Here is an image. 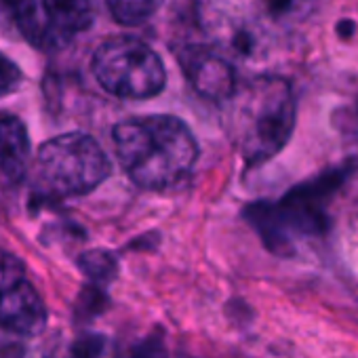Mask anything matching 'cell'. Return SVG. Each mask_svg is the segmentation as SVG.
Listing matches in <instances>:
<instances>
[{
	"label": "cell",
	"instance_id": "6da1fadb",
	"mask_svg": "<svg viewBox=\"0 0 358 358\" xmlns=\"http://www.w3.org/2000/svg\"><path fill=\"white\" fill-rule=\"evenodd\" d=\"M120 164L145 190L166 192L190 177L199 145L190 129L173 116H139L114 127Z\"/></svg>",
	"mask_w": 358,
	"mask_h": 358
},
{
	"label": "cell",
	"instance_id": "7a4b0ae2",
	"mask_svg": "<svg viewBox=\"0 0 358 358\" xmlns=\"http://www.w3.org/2000/svg\"><path fill=\"white\" fill-rule=\"evenodd\" d=\"M228 101V131L247 164L274 158L295 129V95L280 76H257L236 85Z\"/></svg>",
	"mask_w": 358,
	"mask_h": 358
},
{
	"label": "cell",
	"instance_id": "3957f363",
	"mask_svg": "<svg viewBox=\"0 0 358 358\" xmlns=\"http://www.w3.org/2000/svg\"><path fill=\"white\" fill-rule=\"evenodd\" d=\"M350 171V164L329 169L295 186L276 203L251 205L247 209V220L262 236L268 251L280 257H291L299 243L322 238L331 226L329 205Z\"/></svg>",
	"mask_w": 358,
	"mask_h": 358
},
{
	"label": "cell",
	"instance_id": "277c9868",
	"mask_svg": "<svg viewBox=\"0 0 358 358\" xmlns=\"http://www.w3.org/2000/svg\"><path fill=\"white\" fill-rule=\"evenodd\" d=\"M110 173L99 143L85 133H66L45 141L32 164V188L38 199L64 201L95 190Z\"/></svg>",
	"mask_w": 358,
	"mask_h": 358
},
{
	"label": "cell",
	"instance_id": "5b68a950",
	"mask_svg": "<svg viewBox=\"0 0 358 358\" xmlns=\"http://www.w3.org/2000/svg\"><path fill=\"white\" fill-rule=\"evenodd\" d=\"M91 68L97 83L122 99L154 97L166 80L160 57L145 43L129 36L106 41L95 51Z\"/></svg>",
	"mask_w": 358,
	"mask_h": 358
},
{
	"label": "cell",
	"instance_id": "8992f818",
	"mask_svg": "<svg viewBox=\"0 0 358 358\" xmlns=\"http://www.w3.org/2000/svg\"><path fill=\"white\" fill-rule=\"evenodd\" d=\"M47 327V306L20 257L0 251V329L36 337Z\"/></svg>",
	"mask_w": 358,
	"mask_h": 358
},
{
	"label": "cell",
	"instance_id": "52a82bcc",
	"mask_svg": "<svg viewBox=\"0 0 358 358\" xmlns=\"http://www.w3.org/2000/svg\"><path fill=\"white\" fill-rule=\"evenodd\" d=\"M177 59L192 87L207 99L226 101L238 85L234 68L220 51L190 45L177 53Z\"/></svg>",
	"mask_w": 358,
	"mask_h": 358
},
{
	"label": "cell",
	"instance_id": "ba28073f",
	"mask_svg": "<svg viewBox=\"0 0 358 358\" xmlns=\"http://www.w3.org/2000/svg\"><path fill=\"white\" fill-rule=\"evenodd\" d=\"M30 162V137L26 124L13 114H0V188L24 182Z\"/></svg>",
	"mask_w": 358,
	"mask_h": 358
},
{
	"label": "cell",
	"instance_id": "9c48e42d",
	"mask_svg": "<svg viewBox=\"0 0 358 358\" xmlns=\"http://www.w3.org/2000/svg\"><path fill=\"white\" fill-rule=\"evenodd\" d=\"M215 38L220 49L234 57H253L264 45V30L247 11L222 9L215 20Z\"/></svg>",
	"mask_w": 358,
	"mask_h": 358
},
{
	"label": "cell",
	"instance_id": "30bf717a",
	"mask_svg": "<svg viewBox=\"0 0 358 358\" xmlns=\"http://www.w3.org/2000/svg\"><path fill=\"white\" fill-rule=\"evenodd\" d=\"M47 22L57 36L85 32L93 22L91 0H43Z\"/></svg>",
	"mask_w": 358,
	"mask_h": 358
},
{
	"label": "cell",
	"instance_id": "8fae6325",
	"mask_svg": "<svg viewBox=\"0 0 358 358\" xmlns=\"http://www.w3.org/2000/svg\"><path fill=\"white\" fill-rule=\"evenodd\" d=\"M0 11L34 45H43L47 38V24L41 20L36 0H0Z\"/></svg>",
	"mask_w": 358,
	"mask_h": 358
},
{
	"label": "cell",
	"instance_id": "7c38bea8",
	"mask_svg": "<svg viewBox=\"0 0 358 358\" xmlns=\"http://www.w3.org/2000/svg\"><path fill=\"white\" fill-rule=\"evenodd\" d=\"M262 15L278 26H297L306 22L322 0H255Z\"/></svg>",
	"mask_w": 358,
	"mask_h": 358
},
{
	"label": "cell",
	"instance_id": "4fadbf2b",
	"mask_svg": "<svg viewBox=\"0 0 358 358\" xmlns=\"http://www.w3.org/2000/svg\"><path fill=\"white\" fill-rule=\"evenodd\" d=\"M106 5L118 24L139 26L152 17L156 0H106Z\"/></svg>",
	"mask_w": 358,
	"mask_h": 358
},
{
	"label": "cell",
	"instance_id": "5bb4252c",
	"mask_svg": "<svg viewBox=\"0 0 358 358\" xmlns=\"http://www.w3.org/2000/svg\"><path fill=\"white\" fill-rule=\"evenodd\" d=\"M22 70L7 57L0 55V97L11 95L22 83Z\"/></svg>",
	"mask_w": 358,
	"mask_h": 358
},
{
	"label": "cell",
	"instance_id": "9a60e30c",
	"mask_svg": "<svg viewBox=\"0 0 358 358\" xmlns=\"http://www.w3.org/2000/svg\"><path fill=\"white\" fill-rule=\"evenodd\" d=\"M337 32L345 38V36H350V34L354 32V24H352V22H348V20H343V22L337 26Z\"/></svg>",
	"mask_w": 358,
	"mask_h": 358
}]
</instances>
